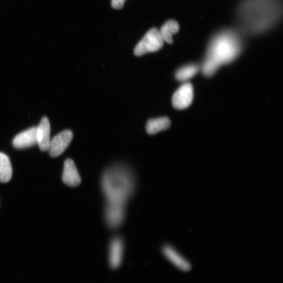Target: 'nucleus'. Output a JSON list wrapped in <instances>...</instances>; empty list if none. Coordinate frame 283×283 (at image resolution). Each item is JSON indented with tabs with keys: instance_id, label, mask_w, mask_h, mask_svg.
<instances>
[{
	"instance_id": "obj_1",
	"label": "nucleus",
	"mask_w": 283,
	"mask_h": 283,
	"mask_svg": "<svg viewBox=\"0 0 283 283\" xmlns=\"http://www.w3.org/2000/svg\"><path fill=\"white\" fill-rule=\"evenodd\" d=\"M135 187L134 174L126 166L114 165L104 171L101 188L106 200L104 216L107 225L111 229L118 228L123 223L126 203Z\"/></svg>"
},
{
	"instance_id": "obj_2",
	"label": "nucleus",
	"mask_w": 283,
	"mask_h": 283,
	"mask_svg": "<svg viewBox=\"0 0 283 283\" xmlns=\"http://www.w3.org/2000/svg\"><path fill=\"white\" fill-rule=\"evenodd\" d=\"M281 14L279 0H244L238 11L243 30L250 34L269 30L279 21Z\"/></svg>"
},
{
	"instance_id": "obj_3",
	"label": "nucleus",
	"mask_w": 283,
	"mask_h": 283,
	"mask_svg": "<svg viewBox=\"0 0 283 283\" xmlns=\"http://www.w3.org/2000/svg\"><path fill=\"white\" fill-rule=\"evenodd\" d=\"M241 48V38L236 32L227 30L218 33L213 37L209 45L202 66L203 74L211 76L220 66L236 59Z\"/></svg>"
},
{
	"instance_id": "obj_4",
	"label": "nucleus",
	"mask_w": 283,
	"mask_h": 283,
	"mask_svg": "<svg viewBox=\"0 0 283 283\" xmlns=\"http://www.w3.org/2000/svg\"><path fill=\"white\" fill-rule=\"evenodd\" d=\"M164 43L160 30L157 28H152L136 45L134 55L141 56L149 53L157 52L163 47Z\"/></svg>"
},
{
	"instance_id": "obj_5",
	"label": "nucleus",
	"mask_w": 283,
	"mask_h": 283,
	"mask_svg": "<svg viewBox=\"0 0 283 283\" xmlns=\"http://www.w3.org/2000/svg\"><path fill=\"white\" fill-rule=\"evenodd\" d=\"M73 138L71 130H65L57 134L51 140L48 151L53 158L59 157L70 145Z\"/></svg>"
},
{
	"instance_id": "obj_6",
	"label": "nucleus",
	"mask_w": 283,
	"mask_h": 283,
	"mask_svg": "<svg viewBox=\"0 0 283 283\" xmlns=\"http://www.w3.org/2000/svg\"><path fill=\"white\" fill-rule=\"evenodd\" d=\"M193 97L192 86L190 83H187L181 86L175 93L172 97V103L176 109H186L191 104Z\"/></svg>"
},
{
	"instance_id": "obj_7",
	"label": "nucleus",
	"mask_w": 283,
	"mask_h": 283,
	"mask_svg": "<svg viewBox=\"0 0 283 283\" xmlns=\"http://www.w3.org/2000/svg\"><path fill=\"white\" fill-rule=\"evenodd\" d=\"M37 128V144L41 150L45 152L48 150L51 139V125L46 117H43Z\"/></svg>"
},
{
	"instance_id": "obj_8",
	"label": "nucleus",
	"mask_w": 283,
	"mask_h": 283,
	"mask_svg": "<svg viewBox=\"0 0 283 283\" xmlns=\"http://www.w3.org/2000/svg\"><path fill=\"white\" fill-rule=\"evenodd\" d=\"M37 144V128L33 127L17 134L13 141L15 148L25 149Z\"/></svg>"
},
{
	"instance_id": "obj_9",
	"label": "nucleus",
	"mask_w": 283,
	"mask_h": 283,
	"mask_svg": "<svg viewBox=\"0 0 283 283\" xmlns=\"http://www.w3.org/2000/svg\"><path fill=\"white\" fill-rule=\"evenodd\" d=\"M62 179L64 183L70 187H77L81 183V176L71 159H67L65 162Z\"/></svg>"
},
{
	"instance_id": "obj_10",
	"label": "nucleus",
	"mask_w": 283,
	"mask_h": 283,
	"mask_svg": "<svg viewBox=\"0 0 283 283\" xmlns=\"http://www.w3.org/2000/svg\"><path fill=\"white\" fill-rule=\"evenodd\" d=\"M124 244L122 239L119 237L112 239L109 247V263L112 269L118 268L122 261Z\"/></svg>"
},
{
	"instance_id": "obj_11",
	"label": "nucleus",
	"mask_w": 283,
	"mask_h": 283,
	"mask_svg": "<svg viewBox=\"0 0 283 283\" xmlns=\"http://www.w3.org/2000/svg\"><path fill=\"white\" fill-rule=\"evenodd\" d=\"M164 256L180 270L189 271L191 269L190 263L185 260L179 253L170 246H165L163 248Z\"/></svg>"
},
{
	"instance_id": "obj_12",
	"label": "nucleus",
	"mask_w": 283,
	"mask_h": 283,
	"mask_svg": "<svg viewBox=\"0 0 283 283\" xmlns=\"http://www.w3.org/2000/svg\"><path fill=\"white\" fill-rule=\"evenodd\" d=\"M171 124V120L167 117L150 119L146 124V132L151 135L155 134L169 129Z\"/></svg>"
},
{
	"instance_id": "obj_13",
	"label": "nucleus",
	"mask_w": 283,
	"mask_h": 283,
	"mask_svg": "<svg viewBox=\"0 0 283 283\" xmlns=\"http://www.w3.org/2000/svg\"><path fill=\"white\" fill-rule=\"evenodd\" d=\"M12 176V168L7 156L0 152V182L7 183Z\"/></svg>"
},
{
	"instance_id": "obj_14",
	"label": "nucleus",
	"mask_w": 283,
	"mask_h": 283,
	"mask_svg": "<svg viewBox=\"0 0 283 283\" xmlns=\"http://www.w3.org/2000/svg\"><path fill=\"white\" fill-rule=\"evenodd\" d=\"M179 23L175 20H169L166 22L160 30L164 41L172 44L173 42L172 36L179 32Z\"/></svg>"
},
{
	"instance_id": "obj_15",
	"label": "nucleus",
	"mask_w": 283,
	"mask_h": 283,
	"mask_svg": "<svg viewBox=\"0 0 283 283\" xmlns=\"http://www.w3.org/2000/svg\"><path fill=\"white\" fill-rule=\"evenodd\" d=\"M199 70L197 65H190L185 66L179 70L175 74V77L178 81L184 82L191 79L196 75Z\"/></svg>"
},
{
	"instance_id": "obj_16",
	"label": "nucleus",
	"mask_w": 283,
	"mask_h": 283,
	"mask_svg": "<svg viewBox=\"0 0 283 283\" xmlns=\"http://www.w3.org/2000/svg\"><path fill=\"white\" fill-rule=\"evenodd\" d=\"M126 0H112L111 4L114 9H121L124 4Z\"/></svg>"
}]
</instances>
